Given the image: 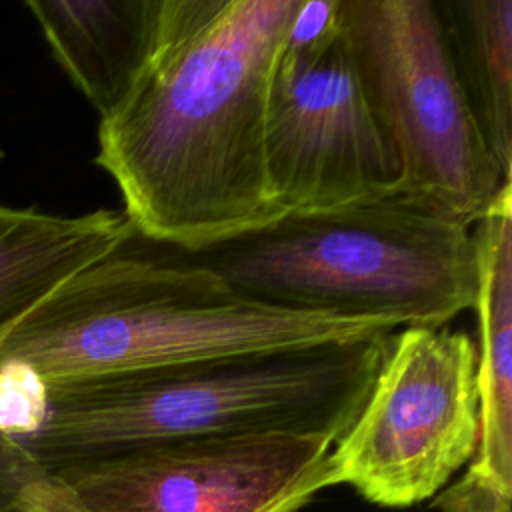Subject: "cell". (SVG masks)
I'll return each instance as SVG.
<instances>
[{
	"mask_svg": "<svg viewBox=\"0 0 512 512\" xmlns=\"http://www.w3.org/2000/svg\"><path fill=\"white\" fill-rule=\"evenodd\" d=\"M302 0H162L94 162L136 234L194 254L282 216L266 174L272 70Z\"/></svg>",
	"mask_w": 512,
	"mask_h": 512,
	"instance_id": "cell-1",
	"label": "cell"
},
{
	"mask_svg": "<svg viewBox=\"0 0 512 512\" xmlns=\"http://www.w3.org/2000/svg\"><path fill=\"white\" fill-rule=\"evenodd\" d=\"M390 334L46 384L42 424L16 440L52 470L188 438L282 432L336 444L368 396Z\"/></svg>",
	"mask_w": 512,
	"mask_h": 512,
	"instance_id": "cell-2",
	"label": "cell"
},
{
	"mask_svg": "<svg viewBox=\"0 0 512 512\" xmlns=\"http://www.w3.org/2000/svg\"><path fill=\"white\" fill-rule=\"evenodd\" d=\"M124 248L76 272L8 328L0 366L18 364L56 384L396 330L270 306L188 256Z\"/></svg>",
	"mask_w": 512,
	"mask_h": 512,
	"instance_id": "cell-3",
	"label": "cell"
},
{
	"mask_svg": "<svg viewBox=\"0 0 512 512\" xmlns=\"http://www.w3.org/2000/svg\"><path fill=\"white\" fill-rule=\"evenodd\" d=\"M188 258L252 300L390 328L446 326L478 286L472 228L396 190L284 214Z\"/></svg>",
	"mask_w": 512,
	"mask_h": 512,
	"instance_id": "cell-4",
	"label": "cell"
},
{
	"mask_svg": "<svg viewBox=\"0 0 512 512\" xmlns=\"http://www.w3.org/2000/svg\"><path fill=\"white\" fill-rule=\"evenodd\" d=\"M338 22L396 154V192L472 228L510 178L474 120L436 2L340 0Z\"/></svg>",
	"mask_w": 512,
	"mask_h": 512,
	"instance_id": "cell-5",
	"label": "cell"
},
{
	"mask_svg": "<svg viewBox=\"0 0 512 512\" xmlns=\"http://www.w3.org/2000/svg\"><path fill=\"white\" fill-rule=\"evenodd\" d=\"M480 434L476 344L446 326L392 332L368 396L330 452L332 486L384 508L436 498Z\"/></svg>",
	"mask_w": 512,
	"mask_h": 512,
	"instance_id": "cell-6",
	"label": "cell"
},
{
	"mask_svg": "<svg viewBox=\"0 0 512 512\" xmlns=\"http://www.w3.org/2000/svg\"><path fill=\"white\" fill-rule=\"evenodd\" d=\"M264 152L282 216L324 212L398 188L396 154L340 32L314 48L282 44L268 88Z\"/></svg>",
	"mask_w": 512,
	"mask_h": 512,
	"instance_id": "cell-7",
	"label": "cell"
},
{
	"mask_svg": "<svg viewBox=\"0 0 512 512\" xmlns=\"http://www.w3.org/2000/svg\"><path fill=\"white\" fill-rule=\"evenodd\" d=\"M332 446L282 432L188 438L56 472L90 512H298L332 488Z\"/></svg>",
	"mask_w": 512,
	"mask_h": 512,
	"instance_id": "cell-8",
	"label": "cell"
},
{
	"mask_svg": "<svg viewBox=\"0 0 512 512\" xmlns=\"http://www.w3.org/2000/svg\"><path fill=\"white\" fill-rule=\"evenodd\" d=\"M480 434L468 470L512 496V182L476 222Z\"/></svg>",
	"mask_w": 512,
	"mask_h": 512,
	"instance_id": "cell-9",
	"label": "cell"
},
{
	"mask_svg": "<svg viewBox=\"0 0 512 512\" xmlns=\"http://www.w3.org/2000/svg\"><path fill=\"white\" fill-rule=\"evenodd\" d=\"M160 2L34 0L26 8L60 68L104 118L124 100L148 56Z\"/></svg>",
	"mask_w": 512,
	"mask_h": 512,
	"instance_id": "cell-10",
	"label": "cell"
},
{
	"mask_svg": "<svg viewBox=\"0 0 512 512\" xmlns=\"http://www.w3.org/2000/svg\"><path fill=\"white\" fill-rule=\"evenodd\" d=\"M124 212L56 216L0 206V336L76 272L134 236Z\"/></svg>",
	"mask_w": 512,
	"mask_h": 512,
	"instance_id": "cell-11",
	"label": "cell"
},
{
	"mask_svg": "<svg viewBox=\"0 0 512 512\" xmlns=\"http://www.w3.org/2000/svg\"><path fill=\"white\" fill-rule=\"evenodd\" d=\"M436 6L474 120L510 178L512 0H438Z\"/></svg>",
	"mask_w": 512,
	"mask_h": 512,
	"instance_id": "cell-12",
	"label": "cell"
},
{
	"mask_svg": "<svg viewBox=\"0 0 512 512\" xmlns=\"http://www.w3.org/2000/svg\"><path fill=\"white\" fill-rule=\"evenodd\" d=\"M0 512H90L72 486L0 432Z\"/></svg>",
	"mask_w": 512,
	"mask_h": 512,
	"instance_id": "cell-13",
	"label": "cell"
},
{
	"mask_svg": "<svg viewBox=\"0 0 512 512\" xmlns=\"http://www.w3.org/2000/svg\"><path fill=\"white\" fill-rule=\"evenodd\" d=\"M46 384L18 364L0 366V432L24 438L42 424Z\"/></svg>",
	"mask_w": 512,
	"mask_h": 512,
	"instance_id": "cell-14",
	"label": "cell"
},
{
	"mask_svg": "<svg viewBox=\"0 0 512 512\" xmlns=\"http://www.w3.org/2000/svg\"><path fill=\"white\" fill-rule=\"evenodd\" d=\"M434 508L438 512H512V496L466 470L434 498Z\"/></svg>",
	"mask_w": 512,
	"mask_h": 512,
	"instance_id": "cell-15",
	"label": "cell"
}]
</instances>
